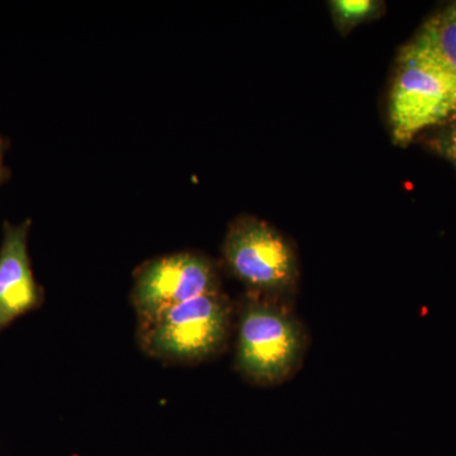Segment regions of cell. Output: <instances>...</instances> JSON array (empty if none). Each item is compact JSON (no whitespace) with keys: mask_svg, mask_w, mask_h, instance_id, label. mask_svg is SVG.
<instances>
[{"mask_svg":"<svg viewBox=\"0 0 456 456\" xmlns=\"http://www.w3.org/2000/svg\"><path fill=\"white\" fill-rule=\"evenodd\" d=\"M307 336L283 301L248 292L237 320L235 364L260 386L283 383L301 367Z\"/></svg>","mask_w":456,"mask_h":456,"instance_id":"1","label":"cell"},{"mask_svg":"<svg viewBox=\"0 0 456 456\" xmlns=\"http://www.w3.org/2000/svg\"><path fill=\"white\" fill-rule=\"evenodd\" d=\"M456 114V75L412 47L399 51L388 98L389 130L395 145L416 137Z\"/></svg>","mask_w":456,"mask_h":456,"instance_id":"2","label":"cell"},{"mask_svg":"<svg viewBox=\"0 0 456 456\" xmlns=\"http://www.w3.org/2000/svg\"><path fill=\"white\" fill-rule=\"evenodd\" d=\"M232 310L230 298L222 292L182 303L140 325L141 347L165 362H204L226 346Z\"/></svg>","mask_w":456,"mask_h":456,"instance_id":"3","label":"cell"},{"mask_svg":"<svg viewBox=\"0 0 456 456\" xmlns=\"http://www.w3.org/2000/svg\"><path fill=\"white\" fill-rule=\"evenodd\" d=\"M222 254L228 272L250 293L283 301L296 289V250L268 222L246 215L235 218L228 226Z\"/></svg>","mask_w":456,"mask_h":456,"instance_id":"4","label":"cell"},{"mask_svg":"<svg viewBox=\"0 0 456 456\" xmlns=\"http://www.w3.org/2000/svg\"><path fill=\"white\" fill-rule=\"evenodd\" d=\"M221 292L220 275L209 257L176 253L150 260L136 273L132 305L139 325L206 294Z\"/></svg>","mask_w":456,"mask_h":456,"instance_id":"5","label":"cell"},{"mask_svg":"<svg viewBox=\"0 0 456 456\" xmlns=\"http://www.w3.org/2000/svg\"><path fill=\"white\" fill-rule=\"evenodd\" d=\"M29 228V220L4 224L0 246V332L44 302V290L33 275L28 255Z\"/></svg>","mask_w":456,"mask_h":456,"instance_id":"6","label":"cell"},{"mask_svg":"<svg viewBox=\"0 0 456 456\" xmlns=\"http://www.w3.org/2000/svg\"><path fill=\"white\" fill-rule=\"evenodd\" d=\"M407 45L456 75V2L428 18Z\"/></svg>","mask_w":456,"mask_h":456,"instance_id":"7","label":"cell"},{"mask_svg":"<svg viewBox=\"0 0 456 456\" xmlns=\"http://www.w3.org/2000/svg\"><path fill=\"white\" fill-rule=\"evenodd\" d=\"M329 8L336 29L342 36H347L356 27L382 17L386 3L380 0H331Z\"/></svg>","mask_w":456,"mask_h":456,"instance_id":"8","label":"cell"},{"mask_svg":"<svg viewBox=\"0 0 456 456\" xmlns=\"http://www.w3.org/2000/svg\"><path fill=\"white\" fill-rule=\"evenodd\" d=\"M422 136L426 149L448 161L456 170V114L449 121L425 132Z\"/></svg>","mask_w":456,"mask_h":456,"instance_id":"9","label":"cell"},{"mask_svg":"<svg viewBox=\"0 0 456 456\" xmlns=\"http://www.w3.org/2000/svg\"><path fill=\"white\" fill-rule=\"evenodd\" d=\"M8 150V141L0 136V184L8 179L9 171L4 165V155Z\"/></svg>","mask_w":456,"mask_h":456,"instance_id":"10","label":"cell"}]
</instances>
